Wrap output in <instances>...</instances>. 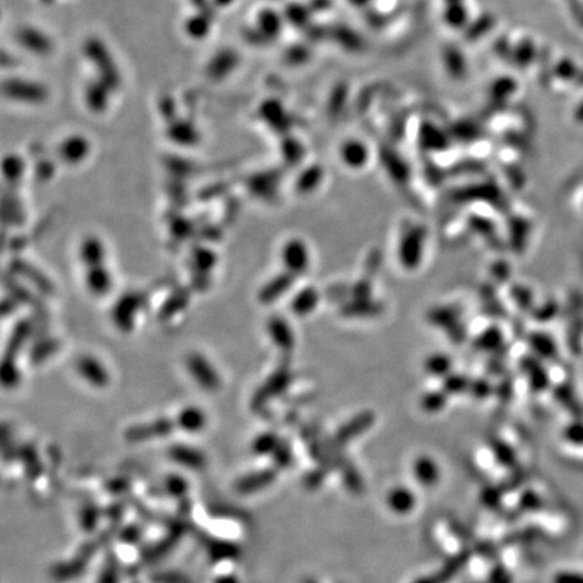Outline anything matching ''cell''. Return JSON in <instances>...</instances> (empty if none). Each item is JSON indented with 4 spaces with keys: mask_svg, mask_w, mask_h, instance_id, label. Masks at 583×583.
Instances as JSON below:
<instances>
[{
    "mask_svg": "<svg viewBox=\"0 0 583 583\" xmlns=\"http://www.w3.org/2000/svg\"><path fill=\"white\" fill-rule=\"evenodd\" d=\"M413 474L420 485L432 488L440 481V467L431 456L420 455L413 462Z\"/></svg>",
    "mask_w": 583,
    "mask_h": 583,
    "instance_id": "6da1fadb",
    "label": "cell"
},
{
    "mask_svg": "<svg viewBox=\"0 0 583 583\" xmlns=\"http://www.w3.org/2000/svg\"><path fill=\"white\" fill-rule=\"evenodd\" d=\"M416 495L405 486L393 488L387 496L388 508L396 515H408L416 506Z\"/></svg>",
    "mask_w": 583,
    "mask_h": 583,
    "instance_id": "7a4b0ae2",
    "label": "cell"
},
{
    "mask_svg": "<svg viewBox=\"0 0 583 583\" xmlns=\"http://www.w3.org/2000/svg\"><path fill=\"white\" fill-rule=\"evenodd\" d=\"M371 421H373V419L368 414L367 416L365 414V416L359 417L358 420H354V421L348 423L341 431L338 432L336 439H335L336 443L343 444L345 442L351 440L352 437L358 436L361 432L366 430L367 427L371 424Z\"/></svg>",
    "mask_w": 583,
    "mask_h": 583,
    "instance_id": "3957f363",
    "label": "cell"
},
{
    "mask_svg": "<svg viewBox=\"0 0 583 583\" xmlns=\"http://www.w3.org/2000/svg\"><path fill=\"white\" fill-rule=\"evenodd\" d=\"M341 470H342V478H343L345 488L354 495H361L365 489V485L358 470L350 463H345Z\"/></svg>",
    "mask_w": 583,
    "mask_h": 583,
    "instance_id": "277c9868",
    "label": "cell"
},
{
    "mask_svg": "<svg viewBox=\"0 0 583 583\" xmlns=\"http://www.w3.org/2000/svg\"><path fill=\"white\" fill-rule=\"evenodd\" d=\"M493 453L496 456L497 462L506 469H513L518 466V456L513 451V449L504 442H496L492 446Z\"/></svg>",
    "mask_w": 583,
    "mask_h": 583,
    "instance_id": "5b68a950",
    "label": "cell"
},
{
    "mask_svg": "<svg viewBox=\"0 0 583 583\" xmlns=\"http://www.w3.org/2000/svg\"><path fill=\"white\" fill-rule=\"evenodd\" d=\"M86 142L79 138L69 139L63 148V154L69 161H79L86 155Z\"/></svg>",
    "mask_w": 583,
    "mask_h": 583,
    "instance_id": "8992f818",
    "label": "cell"
},
{
    "mask_svg": "<svg viewBox=\"0 0 583 583\" xmlns=\"http://www.w3.org/2000/svg\"><path fill=\"white\" fill-rule=\"evenodd\" d=\"M502 489L501 486H489L485 488L481 493V501L486 508L490 509H496L501 505L502 501Z\"/></svg>",
    "mask_w": 583,
    "mask_h": 583,
    "instance_id": "52a82bcc",
    "label": "cell"
},
{
    "mask_svg": "<svg viewBox=\"0 0 583 583\" xmlns=\"http://www.w3.org/2000/svg\"><path fill=\"white\" fill-rule=\"evenodd\" d=\"M541 508V498L534 490L524 492L518 499V509L525 512H535Z\"/></svg>",
    "mask_w": 583,
    "mask_h": 583,
    "instance_id": "ba28073f",
    "label": "cell"
},
{
    "mask_svg": "<svg viewBox=\"0 0 583 583\" xmlns=\"http://www.w3.org/2000/svg\"><path fill=\"white\" fill-rule=\"evenodd\" d=\"M488 583H513V578L505 566L496 563L489 573Z\"/></svg>",
    "mask_w": 583,
    "mask_h": 583,
    "instance_id": "9c48e42d",
    "label": "cell"
},
{
    "mask_svg": "<svg viewBox=\"0 0 583 583\" xmlns=\"http://www.w3.org/2000/svg\"><path fill=\"white\" fill-rule=\"evenodd\" d=\"M328 470H329V469H327L325 466H322V465H320V467H318V469H315V470L309 472L308 474L305 475V478H304V483H305V486H308L309 489H316V488H319V486L323 483V481L325 479V476H327Z\"/></svg>",
    "mask_w": 583,
    "mask_h": 583,
    "instance_id": "30bf717a",
    "label": "cell"
},
{
    "mask_svg": "<svg viewBox=\"0 0 583 583\" xmlns=\"http://www.w3.org/2000/svg\"><path fill=\"white\" fill-rule=\"evenodd\" d=\"M564 437L574 443V444H583V424H571L566 428Z\"/></svg>",
    "mask_w": 583,
    "mask_h": 583,
    "instance_id": "8fae6325",
    "label": "cell"
},
{
    "mask_svg": "<svg viewBox=\"0 0 583 583\" xmlns=\"http://www.w3.org/2000/svg\"><path fill=\"white\" fill-rule=\"evenodd\" d=\"M552 583H583V574L575 571H561L554 577Z\"/></svg>",
    "mask_w": 583,
    "mask_h": 583,
    "instance_id": "7c38bea8",
    "label": "cell"
},
{
    "mask_svg": "<svg viewBox=\"0 0 583 583\" xmlns=\"http://www.w3.org/2000/svg\"><path fill=\"white\" fill-rule=\"evenodd\" d=\"M475 552L482 555L483 558H488V559H495L497 555L496 547L492 543H479L476 545Z\"/></svg>",
    "mask_w": 583,
    "mask_h": 583,
    "instance_id": "4fadbf2b",
    "label": "cell"
},
{
    "mask_svg": "<svg viewBox=\"0 0 583 583\" xmlns=\"http://www.w3.org/2000/svg\"><path fill=\"white\" fill-rule=\"evenodd\" d=\"M413 583H449L446 580V577L442 574V571L439 570L436 574L433 575H426V577H420L417 578Z\"/></svg>",
    "mask_w": 583,
    "mask_h": 583,
    "instance_id": "5bb4252c",
    "label": "cell"
},
{
    "mask_svg": "<svg viewBox=\"0 0 583 583\" xmlns=\"http://www.w3.org/2000/svg\"><path fill=\"white\" fill-rule=\"evenodd\" d=\"M302 583H319L316 580H313V578H309V580H305Z\"/></svg>",
    "mask_w": 583,
    "mask_h": 583,
    "instance_id": "9a60e30c",
    "label": "cell"
},
{
    "mask_svg": "<svg viewBox=\"0 0 583 583\" xmlns=\"http://www.w3.org/2000/svg\"><path fill=\"white\" fill-rule=\"evenodd\" d=\"M474 583H488V582H474Z\"/></svg>",
    "mask_w": 583,
    "mask_h": 583,
    "instance_id": "2e32d148",
    "label": "cell"
}]
</instances>
